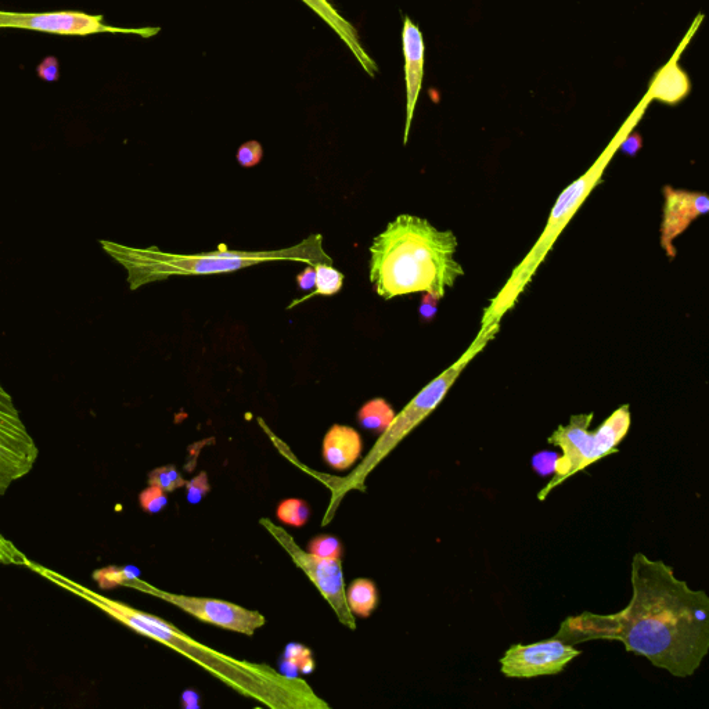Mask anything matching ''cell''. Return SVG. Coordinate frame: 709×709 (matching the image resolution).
I'll return each mask as SVG.
<instances>
[{"label":"cell","instance_id":"1","mask_svg":"<svg viewBox=\"0 0 709 709\" xmlns=\"http://www.w3.org/2000/svg\"><path fill=\"white\" fill-rule=\"evenodd\" d=\"M633 595L619 613L565 619L556 639L572 646L617 640L676 678L693 676L709 651V597L676 578L673 568L643 553L632 560Z\"/></svg>","mask_w":709,"mask_h":709},{"label":"cell","instance_id":"2","mask_svg":"<svg viewBox=\"0 0 709 709\" xmlns=\"http://www.w3.org/2000/svg\"><path fill=\"white\" fill-rule=\"evenodd\" d=\"M27 567L37 571L41 577L55 583L59 588L93 604L104 614L114 618L115 621L128 626L133 632L156 640L169 649L175 650L176 653L185 655L201 668L207 669L215 678L226 683L230 689L237 691L241 696L258 701L264 707L272 709L329 708V704L312 690L307 680L298 678V676L284 675L266 664L236 660V658L229 657L228 654L219 653V651L197 642L163 618L143 613L138 608L128 606L121 601L99 595L81 583L68 579L49 568L32 564L31 561H28Z\"/></svg>","mask_w":709,"mask_h":709},{"label":"cell","instance_id":"3","mask_svg":"<svg viewBox=\"0 0 709 709\" xmlns=\"http://www.w3.org/2000/svg\"><path fill=\"white\" fill-rule=\"evenodd\" d=\"M457 239L427 219L399 215L370 247V282L384 300L415 293L445 297L464 275Z\"/></svg>","mask_w":709,"mask_h":709},{"label":"cell","instance_id":"4","mask_svg":"<svg viewBox=\"0 0 709 709\" xmlns=\"http://www.w3.org/2000/svg\"><path fill=\"white\" fill-rule=\"evenodd\" d=\"M100 246L115 262L124 266L132 291L146 284L164 282L169 277L232 273L268 262L333 265V259L323 248L322 235L309 236L297 246L283 250L239 251L219 248L211 253L194 255L164 253L157 247L133 248L109 240L100 241Z\"/></svg>","mask_w":709,"mask_h":709},{"label":"cell","instance_id":"5","mask_svg":"<svg viewBox=\"0 0 709 709\" xmlns=\"http://www.w3.org/2000/svg\"><path fill=\"white\" fill-rule=\"evenodd\" d=\"M592 420L593 413L572 416L568 426H560L547 439L549 444L559 446L563 453L557 459L553 480L539 492L541 502L572 475L618 452L617 446L631 427V410L629 405L621 406L596 431H589Z\"/></svg>","mask_w":709,"mask_h":709},{"label":"cell","instance_id":"6","mask_svg":"<svg viewBox=\"0 0 709 709\" xmlns=\"http://www.w3.org/2000/svg\"><path fill=\"white\" fill-rule=\"evenodd\" d=\"M473 354L474 351H470L469 354L463 356L456 365L449 367L433 383L428 384L420 394H417L399 415H395L390 427L383 434H380L379 441L373 446L369 455L348 475L347 480L343 481V485L338 487L340 488V493L337 495L338 498H341L344 493L365 487V481L369 474L401 444L402 439L408 437L419 426L421 421L426 419L437 408L442 399L445 398L446 392L449 391V388L452 387L459 374L469 363ZM337 496H334V498H337Z\"/></svg>","mask_w":709,"mask_h":709},{"label":"cell","instance_id":"7","mask_svg":"<svg viewBox=\"0 0 709 709\" xmlns=\"http://www.w3.org/2000/svg\"><path fill=\"white\" fill-rule=\"evenodd\" d=\"M38 455V446L28 433L12 395L0 385V496L31 473ZM13 552H16L13 545L0 535V556Z\"/></svg>","mask_w":709,"mask_h":709},{"label":"cell","instance_id":"8","mask_svg":"<svg viewBox=\"0 0 709 709\" xmlns=\"http://www.w3.org/2000/svg\"><path fill=\"white\" fill-rule=\"evenodd\" d=\"M259 524L286 550L294 564L311 579L323 599L330 604L331 610L336 613L338 621L355 631V615L348 606L347 586L344 582L341 559H320L305 552L286 529L272 523L269 518H261Z\"/></svg>","mask_w":709,"mask_h":709},{"label":"cell","instance_id":"9","mask_svg":"<svg viewBox=\"0 0 709 709\" xmlns=\"http://www.w3.org/2000/svg\"><path fill=\"white\" fill-rule=\"evenodd\" d=\"M127 588L139 590L146 595L157 597L172 606L181 608L185 613L193 615L205 624L219 626L228 631L241 633V635L253 636L257 629L265 625L266 618L259 611L248 610L237 604L219 599H205V597H193L185 595H175V593L163 592L153 585L133 579Z\"/></svg>","mask_w":709,"mask_h":709},{"label":"cell","instance_id":"10","mask_svg":"<svg viewBox=\"0 0 709 709\" xmlns=\"http://www.w3.org/2000/svg\"><path fill=\"white\" fill-rule=\"evenodd\" d=\"M41 31L46 34L67 35V37H88L95 34H127L140 38L156 37L161 28H120L104 23L102 14L92 16L81 12L14 13L0 10V30Z\"/></svg>","mask_w":709,"mask_h":709},{"label":"cell","instance_id":"11","mask_svg":"<svg viewBox=\"0 0 709 709\" xmlns=\"http://www.w3.org/2000/svg\"><path fill=\"white\" fill-rule=\"evenodd\" d=\"M581 654L577 647L556 637L527 646L514 644L500 660V671L510 679L559 675Z\"/></svg>","mask_w":709,"mask_h":709},{"label":"cell","instance_id":"12","mask_svg":"<svg viewBox=\"0 0 709 709\" xmlns=\"http://www.w3.org/2000/svg\"><path fill=\"white\" fill-rule=\"evenodd\" d=\"M664 217L661 225V246L671 258L676 257L673 241L676 237L696 221L701 215L709 211L707 194L687 192V190L673 189L667 186L664 189Z\"/></svg>","mask_w":709,"mask_h":709},{"label":"cell","instance_id":"13","mask_svg":"<svg viewBox=\"0 0 709 709\" xmlns=\"http://www.w3.org/2000/svg\"><path fill=\"white\" fill-rule=\"evenodd\" d=\"M402 50L405 59V82H406V124L403 143H408L410 127H412L413 115H415L417 100H419L421 86L424 78V56H426V45H424L423 34L409 17H405L402 30Z\"/></svg>","mask_w":709,"mask_h":709},{"label":"cell","instance_id":"14","mask_svg":"<svg viewBox=\"0 0 709 709\" xmlns=\"http://www.w3.org/2000/svg\"><path fill=\"white\" fill-rule=\"evenodd\" d=\"M301 2L305 3L316 16L323 20V23L329 25L331 30L336 32L338 38L343 41L349 52H351V55L361 64L363 71L369 77H376L377 73H379V66H377L373 57L367 53V50L363 48L358 30L345 19L343 14L338 12L330 0H301Z\"/></svg>","mask_w":709,"mask_h":709},{"label":"cell","instance_id":"15","mask_svg":"<svg viewBox=\"0 0 709 709\" xmlns=\"http://www.w3.org/2000/svg\"><path fill=\"white\" fill-rule=\"evenodd\" d=\"M361 434L348 426H333L323 439V460L331 469L344 471L354 466L362 455Z\"/></svg>","mask_w":709,"mask_h":709},{"label":"cell","instance_id":"16","mask_svg":"<svg viewBox=\"0 0 709 709\" xmlns=\"http://www.w3.org/2000/svg\"><path fill=\"white\" fill-rule=\"evenodd\" d=\"M689 93V77L675 61L662 68L651 85L653 99L669 104V106L682 102Z\"/></svg>","mask_w":709,"mask_h":709},{"label":"cell","instance_id":"17","mask_svg":"<svg viewBox=\"0 0 709 709\" xmlns=\"http://www.w3.org/2000/svg\"><path fill=\"white\" fill-rule=\"evenodd\" d=\"M347 601L356 617H370L379 603L376 583L365 578L355 579L347 588Z\"/></svg>","mask_w":709,"mask_h":709},{"label":"cell","instance_id":"18","mask_svg":"<svg viewBox=\"0 0 709 709\" xmlns=\"http://www.w3.org/2000/svg\"><path fill=\"white\" fill-rule=\"evenodd\" d=\"M394 417L395 412L390 403L381 398L366 402L358 412V421L362 427L376 434H383Z\"/></svg>","mask_w":709,"mask_h":709},{"label":"cell","instance_id":"19","mask_svg":"<svg viewBox=\"0 0 709 709\" xmlns=\"http://www.w3.org/2000/svg\"><path fill=\"white\" fill-rule=\"evenodd\" d=\"M92 578L103 590L120 588V586L127 588L129 582L140 578V571L135 565H124V567L109 565L93 572Z\"/></svg>","mask_w":709,"mask_h":709},{"label":"cell","instance_id":"20","mask_svg":"<svg viewBox=\"0 0 709 709\" xmlns=\"http://www.w3.org/2000/svg\"><path fill=\"white\" fill-rule=\"evenodd\" d=\"M316 272V290L313 294L308 295V297L301 298V300L294 301L291 307L300 304L302 301H307L313 295H325V297H331V295L337 294L338 291L343 289L344 275L337 269L333 268V265L329 264H318L315 266ZM290 307V308H291Z\"/></svg>","mask_w":709,"mask_h":709},{"label":"cell","instance_id":"21","mask_svg":"<svg viewBox=\"0 0 709 709\" xmlns=\"http://www.w3.org/2000/svg\"><path fill=\"white\" fill-rule=\"evenodd\" d=\"M276 516L283 524L304 527L311 517V507L302 499H286L277 506Z\"/></svg>","mask_w":709,"mask_h":709},{"label":"cell","instance_id":"22","mask_svg":"<svg viewBox=\"0 0 709 709\" xmlns=\"http://www.w3.org/2000/svg\"><path fill=\"white\" fill-rule=\"evenodd\" d=\"M588 186L589 176H585V178L579 179L578 182L572 183V185L561 194L559 201H557L556 208H553L550 222L557 223L561 218L567 217V215L574 210L575 205H578L579 201H581Z\"/></svg>","mask_w":709,"mask_h":709},{"label":"cell","instance_id":"23","mask_svg":"<svg viewBox=\"0 0 709 709\" xmlns=\"http://www.w3.org/2000/svg\"><path fill=\"white\" fill-rule=\"evenodd\" d=\"M149 485H156L164 492L172 493L185 487L186 480L174 464H167V466L157 467V469L150 471Z\"/></svg>","mask_w":709,"mask_h":709},{"label":"cell","instance_id":"24","mask_svg":"<svg viewBox=\"0 0 709 709\" xmlns=\"http://www.w3.org/2000/svg\"><path fill=\"white\" fill-rule=\"evenodd\" d=\"M308 552L320 559H341L343 545L336 536L320 535L309 542Z\"/></svg>","mask_w":709,"mask_h":709},{"label":"cell","instance_id":"25","mask_svg":"<svg viewBox=\"0 0 709 709\" xmlns=\"http://www.w3.org/2000/svg\"><path fill=\"white\" fill-rule=\"evenodd\" d=\"M139 505L149 514H157L168 506V493L156 485H149L139 495Z\"/></svg>","mask_w":709,"mask_h":709},{"label":"cell","instance_id":"26","mask_svg":"<svg viewBox=\"0 0 709 709\" xmlns=\"http://www.w3.org/2000/svg\"><path fill=\"white\" fill-rule=\"evenodd\" d=\"M186 491H187V502L190 505H199L201 500L211 492L210 480H208V474L205 471H201L192 480L186 481Z\"/></svg>","mask_w":709,"mask_h":709},{"label":"cell","instance_id":"27","mask_svg":"<svg viewBox=\"0 0 709 709\" xmlns=\"http://www.w3.org/2000/svg\"><path fill=\"white\" fill-rule=\"evenodd\" d=\"M262 157H264V150L255 140L244 143L237 151V161L246 168L255 167V165L261 163Z\"/></svg>","mask_w":709,"mask_h":709},{"label":"cell","instance_id":"28","mask_svg":"<svg viewBox=\"0 0 709 709\" xmlns=\"http://www.w3.org/2000/svg\"><path fill=\"white\" fill-rule=\"evenodd\" d=\"M559 455L556 452H539L532 459V466L539 475L553 474Z\"/></svg>","mask_w":709,"mask_h":709},{"label":"cell","instance_id":"29","mask_svg":"<svg viewBox=\"0 0 709 709\" xmlns=\"http://www.w3.org/2000/svg\"><path fill=\"white\" fill-rule=\"evenodd\" d=\"M39 78L46 82H56L60 79V63L55 56L46 57L37 67Z\"/></svg>","mask_w":709,"mask_h":709},{"label":"cell","instance_id":"30","mask_svg":"<svg viewBox=\"0 0 709 709\" xmlns=\"http://www.w3.org/2000/svg\"><path fill=\"white\" fill-rule=\"evenodd\" d=\"M438 301H439V298L434 297V295L424 294L423 300H421V305H420L421 318L426 319V320L433 319L435 316V313H437Z\"/></svg>","mask_w":709,"mask_h":709},{"label":"cell","instance_id":"31","mask_svg":"<svg viewBox=\"0 0 709 709\" xmlns=\"http://www.w3.org/2000/svg\"><path fill=\"white\" fill-rule=\"evenodd\" d=\"M315 282H316L315 266L308 265L307 268H305V271L302 272L301 275L297 276L298 287H300L301 290H304V291L312 290L313 287H315Z\"/></svg>","mask_w":709,"mask_h":709},{"label":"cell","instance_id":"32","mask_svg":"<svg viewBox=\"0 0 709 709\" xmlns=\"http://www.w3.org/2000/svg\"><path fill=\"white\" fill-rule=\"evenodd\" d=\"M182 705L186 708H199V696H197L196 691H185L182 694Z\"/></svg>","mask_w":709,"mask_h":709}]
</instances>
